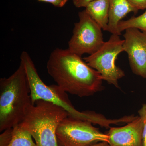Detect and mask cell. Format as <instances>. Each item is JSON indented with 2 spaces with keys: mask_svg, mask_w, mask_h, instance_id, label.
I'll use <instances>...</instances> for the list:
<instances>
[{
  "mask_svg": "<svg viewBox=\"0 0 146 146\" xmlns=\"http://www.w3.org/2000/svg\"><path fill=\"white\" fill-rule=\"evenodd\" d=\"M32 136L21 123L12 127V138L8 146H36Z\"/></svg>",
  "mask_w": 146,
  "mask_h": 146,
  "instance_id": "12",
  "label": "cell"
},
{
  "mask_svg": "<svg viewBox=\"0 0 146 146\" xmlns=\"http://www.w3.org/2000/svg\"><path fill=\"white\" fill-rule=\"evenodd\" d=\"M89 146H110V145L109 143L108 142H100L98 143H96L92 144Z\"/></svg>",
  "mask_w": 146,
  "mask_h": 146,
  "instance_id": "19",
  "label": "cell"
},
{
  "mask_svg": "<svg viewBox=\"0 0 146 146\" xmlns=\"http://www.w3.org/2000/svg\"><path fill=\"white\" fill-rule=\"evenodd\" d=\"M131 6L137 11L146 9V0H127Z\"/></svg>",
  "mask_w": 146,
  "mask_h": 146,
  "instance_id": "16",
  "label": "cell"
},
{
  "mask_svg": "<svg viewBox=\"0 0 146 146\" xmlns=\"http://www.w3.org/2000/svg\"><path fill=\"white\" fill-rule=\"evenodd\" d=\"M94 1L95 0H73V3L77 8H85L89 3Z\"/></svg>",
  "mask_w": 146,
  "mask_h": 146,
  "instance_id": "18",
  "label": "cell"
},
{
  "mask_svg": "<svg viewBox=\"0 0 146 146\" xmlns=\"http://www.w3.org/2000/svg\"><path fill=\"white\" fill-rule=\"evenodd\" d=\"M143 123L137 116L132 121L121 127H110L107 134L110 146H143Z\"/></svg>",
  "mask_w": 146,
  "mask_h": 146,
  "instance_id": "9",
  "label": "cell"
},
{
  "mask_svg": "<svg viewBox=\"0 0 146 146\" xmlns=\"http://www.w3.org/2000/svg\"><path fill=\"white\" fill-rule=\"evenodd\" d=\"M31 104L28 80L21 62L11 75L0 79V131L21 123Z\"/></svg>",
  "mask_w": 146,
  "mask_h": 146,
  "instance_id": "3",
  "label": "cell"
},
{
  "mask_svg": "<svg viewBox=\"0 0 146 146\" xmlns=\"http://www.w3.org/2000/svg\"><path fill=\"white\" fill-rule=\"evenodd\" d=\"M138 116L142 119L143 123V146H146V103L142 105L138 111Z\"/></svg>",
  "mask_w": 146,
  "mask_h": 146,
  "instance_id": "14",
  "label": "cell"
},
{
  "mask_svg": "<svg viewBox=\"0 0 146 146\" xmlns=\"http://www.w3.org/2000/svg\"><path fill=\"white\" fill-rule=\"evenodd\" d=\"M78 17L68 42V49L80 56L85 54L89 55L104 43L102 29L85 9L79 12Z\"/></svg>",
  "mask_w": 146,
  "mask_h": 146,
  "instance_id": "7",
  "label": "cell"
},
{
  "mask_svg": "<svg viewBox=\"0 0 146 146\" xmlns=\"http://www.w3.org/2000/svg\"><path fill=\"white\" fill-rule=\"evenodd\" d=\"M31 91L32 103L43 100L54 104L65 110L68 117L88 121L101 127L109 128L114 120L108 119L101 114L92 111L80 112L75 109L68 98L67 93L57 85H47L39 75L31 57L28 52L23 51L21 55Z\"/></svg>",
  "mask_w": 146,
  "mask_h": 146,
  "instance_id": "2",
  "label": "cell"
},
{
  "mask_svg": "<svg viewBox=\"0 0 146 146\" xmlns=\"http://www.w3.org/2000/svg\"><path fill=\"white\" fill-rule=\"evenodd\" d=\"M109 4V22L108 31L112 34L121 35L118 30L119 23L128 13L137 11L127 0H108Z\"/></svg>",
  "mask_w": 146,
  "mask_h": 146,
  "instance_id": "10",
  "label": "cell"
},
{
  "mask_svg": "<svg viewBox=\"0 0 146 146\" xmlns=\"http://www.w3.org/2000/svg\"><path fill=\"white\" fill-rule=\"evenodd\" d=\"M123 42L119 35L112 34L96 52L83 58L100 73L103 80L117 88H120L119 80L125 76L124 72L116 64L118 56L123 52Z\"/></svg>",
  "mask_w": 146,
  "mask_h": 146,
  "instance_id": "5",
  "label": "cell"
},
{
  "mask_svg": "<svg viewBox=\"0 0 146 146\" xmlns=\"http://www.w3.org/2000/svg\"><path fill=\"white\" fill-rule=\"evenodd\" d=\"M129 28L137 29L141 31L146 32V9L140 16L121 21L118 25V30L121 34L122 31Z\"/></svg>",
  "mask_w": 146,
  "mask_h": 146,
  "instance_id": "13",
  "label": "cell"
},
{
  "mask_svg": "<svg viewBox=\"0 0 146 146\" xmlns=\"http://www.w3.org/2000/svg\"><path fill=\"white\" fill-rule=\"evenodd\" d=\"M93 123L67 117L60 121L56 129L58 146H89L100 142H108L109 137Z\"/></svg>",
  "mask_w": 146,
  "mask_h": 146,
  "instance_id": "6",
  "label": "cell"
},
{
  "mask_svg": "<svg viewBox=\"0 0 146 146\" xmlns=\"http://www.w3.org/2000/svg\"><path fill=\"white\" fill-rule=\"evenodd\" d=\"M68 1H69V0H68Z\"/></svg>",
  "mask_w": 146,
  "mask_h": 146,
  "instance_id": "20",
  "label": "cell"
},
{
  "mask_svg": "<svg viewBox=\"0 0 146 146\" xmlns=\"http://www.w3.org/2000/svg\"><path fill=\"white\" fill-rule=\"evenodd\" d=\"M47 69L56 85L72 95L90 96L104 89L100 73L68 48L54 50L47 62Z\"/></svg>",
  "mask_w": 146,
  "mask_h": 146,
  "instance_id": "1",
  "label": "cell"
},
{
  "mask_svg": "<svg viewBox=\"0 0 146 146\" xmlns=\"http://www.w3.org/2000/svg\"><path fill=\"white\" fill-rule=\"evenodd\" d=\"M85 10L104 31H108L109 22L108 0H95L89 3Z\"/></svg>",
  "mask_w": 146,
  "mask_h": 146,
  "instance_id": "11",
  "label": "cell"
},
{
  "mask_svg": "<svg viewBox=\"0 0 146 146\" xmlns=\"http://www.w3.org/2000/svg\"><path fill=\"white\" fill-rule=\"evenodd\" d=\"M123 35V52L127 53L131 70L146 78V32L129 28Z\"/></svg>",
  "mask_w": 146,
  "mask_h": 146,
  "instance_id": "8",
  "label": "cell"
},
{
  "mask_svg": "<svg viewBox=\"0 0 146 146\" xmlns=\"http://www.w3.org/2000/svg\"><path fill=\"white\" fill-rule=\"evenodd\" d=\"M12 128L3 131L0 135V146H8L12 138Z\"/></svg>",
  "mask_w": 146,
  "mask_h": 146,
  "instance_id": "15",
  "label": "cell"
},
{
  "mask_svg": "<svg viewBox=\"0 0 146 146\" xmlns=\"http://www.w3.org/2000/svg\"><path fill=\"white\" fill-rule=\"evenodd\" d=\"M68 117L62 108L39 100L27 108L21 123L29 131L36 146H58L56 129L60 121Z\"/></svg>",
  "mask_w": 146,
  "mask_h": 146,
  "instance_id": "4",
  "label": "cell"
},
{
  "mask_svg": "<svg viewBox=\"0 0 146 146\" xmlns=\"http://www.w3.org/2000/svg\"><path fill=\"white\" fill-rule=\"evenodd\" d=\"M40 2L48 3L56 7H62L68 1V0H37Z\"/></svg>",
  "mask_w": 146,
  "mask_h": 146,
  "instance_id": "17",
  "label": "cell"
}]
</instances>
